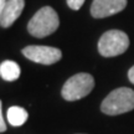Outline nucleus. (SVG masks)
<instances>
[{
    "instance_id": "nucleus-1",
    "label": "nucleus",
    "mask_w": 134,
    "mask_h": 134,
    "mask_svg": "<svg viewBox=\"0 0 134 134\" xmlns=\"http://www.w3.org/2000/svg\"><path fill=\"white\" fill-rule=\"evenodd\" d=\"M60 26L58 15L51 6H43L32 16L27 24V31L34 37H46Z\"/></svg>"
},
{
    "instance_id": "nucleus-2",
    "label": "nucleus",
    "mask_w": 134,
    "mask_h": 134,
    "mask_svg": "<svg viewBox=\"0 0 134 134\" xmlns=\"http://www.w3.org/2000/svg\"><path fill=\"white\" fill-rule=\"evenodd\" d=\"M134 109V91L127 87H120L112 91L105 97L100 110L108 115H118Z\"/></svg>"
},
{
    "instance_id": "nucleus-3",
    "label": "nucleus",
    "mask_w": 134,
    "mask_h": 134,
    "mask_svg": "<svg viewBox=\"0 0 134 134\" xmlns=\"http://www.w3.org/2000/svg\"><path fill=\"white\" fill-rule=\"evenodd\" d=\"M129 47L128 35L120 30H109L100 36L98 51L103 57H114L122 55Z\"/></svg>"
},
{
    "instance_id": "nucleus-4",
    "label": "nucleus",
    "mask_w": 134,
    "mask_h": 134,
    "mask_svg": "<svg viewBox=\"0 0 134 134\" xmlns=\"http://www.w3.org/2000/svg\"><path fill=\"white\" fill-rule=\"evenodd\" d=\"M94 87V78L90 73H77L63 85L61 94L66 100H78L88 96Z\"/></svg>"
},
{
    "instance_id": "nucleus-5",
    "label": "nucleus",
    "mask_w": 134,
    "mask_h": 134,
    "mask_svg": "<svg viewBox=\"0 0 134 134\" xmlns=\"http://www.w3.org/2000/svg\"><path fill=\"white\" fill-rule=\"evenodd\" d=\"M23 55L26 58H29L30 61L41 65H52L58 62L62 57V52L60 51V48L51 46H38V45L26 46L23 50Z\"/></svg>"
},
{
    "instance_id": "nucleus-6",
    "label": "nucleus",
    "mask_w": 134,
    "mask_h": 134,
    "mask_svg": "<svg viewBox=\"0 0 134 134\" xmlns=\"http://www.w3.org/2000/svg\"><path fill=\"white\" fill-rule=\"evenodd\" d=\"M127 6V0H93L91 15L94 19H103L118 14Z\"/></svg>"
},
{
    "instance_id": "nucleus-7",
    "label": "nucleus",
    "mask_w": 134,
    "mask_h": 134,
    "mask_svg": "<svg viewBox=\"0 0 134 134\" xmlns=\"http://www.w3.org/2000/svg\"><path fill=\"white\" fill-rule=\"evenodd\" d=\"M25 6V0H6L5 6L0 14V25L10 27L18 20Z\"/></svg>"
},
{
    "instance_id": "nucleus-8",
    "label": "nucleus",
    "mask_w": 134,
    "mask_h": 134,
    "mask_svg": "<svg viewBox=\"0 0 134 134\" xmlns=\"http://www.w3.org/2000/svg\"><path fill=\"white\" fill-rule=\"evenodd\" d=\"M20 73H21V70H20V66L14 61H10V60H6L0 65V76L3 80L5 81H15L20 77Z\"/></svg>"
},
{
    "instance_id": "nucleus-9",
    "label": "nucleus",
    "mask_w": 134,
    "mask_h": 134,
    "mask_svg": "<svg viewBox=\"0 0 134 134\" xmlns=\"http://www.w3.org/2000/svg\"><path fill=\"white\" fill-rule=\"evenodd\" d=\"M27 117H29V114L23 107L14 105V107H10L8 109V120L13 127L23 125L27 120Z\"/></svg>"
},
{
    "instance_id": "nucleus-10",
    "label": "nucleus",
    "mask_w": 134,
    "mask_h": 134,
    "mask_svg": "<svg viewBox=\"0 0 134 134\" xmlns=\"http://www.w3.org/2000/svg\"><path fill=\"white\" fill-rule=\"evenodd\" d=\"M83 3H85V0H67V5L72 10H80Z\"/></svg>"
},
{
    "instance_id": "nucleus-11",
    "label": "nucleus",
    "mask_w": 134,
    "mask_h": 134,
    "mask_svg": "<svg viewBox=\"0 0 134 134\" xmlns=\"http://www.w3.org/2000/svg\"><path fill=\"white\" fill-rule=\"evenodd\" d=\"M6 130V124H5V120L3 118V113H1V100H0V133H3Z\"/></svg>"
},
{
    "instance_id": "nucleus-12",
    "label": "nucleus",
    "mask_w": 134,
    "mask_h": 134,
    "mask_svg": "<svg viewBox=\"0 0 134 134\" xmlns=\"http://www.w3.org/2000/svg\"><path fill=\"white\" fill-rule=\"evenodd\" d=\"M128 78H129V81L134 85V66L128 71Z\"/></svg>"
},
{
    "instance_id": "nucleus-13",
    "label": "nucleus",
    "mask_w": 134,
    "mask_h": 134,
    "mask_svg": "<svg viewBox=\"0 0 134 134\" xmlns=\"http://www.w3.org/2000/svg\"><path fill=\"white\" fill-rule=\"evenodd\" d=\"M5 3H6V0H0V14H1V11H3V9H4Z\"/></svg>"
}]
</instances>
